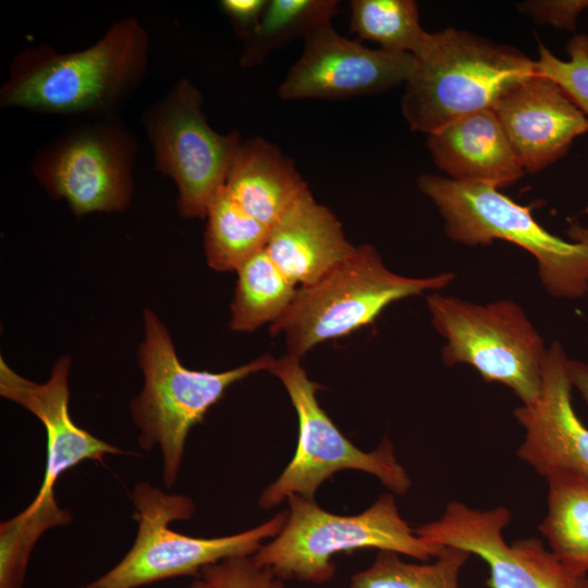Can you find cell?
Masks as SVG:
<instances>
[{
    "instance_id": "1",
    "label": "cell",
    "mask_w": 588,
    "mask_h": 588,
    "mask_svg": "<svg viewBox=\"0 0 588 588\" xmlns=\"http://www.w3.org/2000/svg\"><path fill=\"white\" fill-rule=\"evenodd\" d=\"M148 53V33L133 16L114 21L82 50L25 48L9 65L0 107L93 120L118 118L145 77Z\"/></svg>"
},
{
    "instance_id": "2",
    "label": "cell",
    "mask_w": 588,
    "mask_h": 588,
    "mask_svg": "<svg viewBox=\"0 0 588 588\" xmlns=\"http://www.w3.org/2000/svg\"><path fill=\"white\" fill-rule=\"evenodd\" d=\"M414 58L401 108L411 128L427 135L464 115L492 110L537 73L536 61L518 49L455 28L429 33Z\"/></svg>"
},
{
    "instance_id": "3",
    "label": "cell",
    "mask_w": 588,
    "mask_h": 588,
    "mask_svg": "<svg viewBox=\"0 0 588 588\" xmlns=\"http://www.w3.org/2000/svg\"><path fill=\"white\" fill-rule=\"evenodd\" d=\"M144 335L137 359L143 389L130 405L139 429L138 443L146 450L159 448L162 477L168 488L176 481L191 429L203 421L233 383L267 370L273 358L262 355L245 365L221 372L185 367L166 324L151 309L143 311Z\"/></svg>"
},
{
    "instance_id": "4",
    "label": "cell",
    "mask_w": 588,
    "mask_h": 588,
    "mask_svg": "<svg viewBox=\"0 0 588 588\" xmlns=\"http://www.w3.org/2000/svg\"><path fill=\"white\" fill-rule=\"evenodd\" d=\"M287 502L289 515L280 534L250 556L280 579L327 583L335 572L332 558L341 552L379 549L427 562L443 549L415 534L391 493L356 515L333 514L299 494L290 495Z\"/></svg>"
},
{
    "instance_id": "5",
    "label": "cell",
    "mask_w": 588,
    "mask_h": 588,
    "mask_svg": "<svg viewBox=\"0 0 588 588\" xmlns=\"http://www.w3.org/2000/svg\"><path fill=\"white\" fill-rule=\"evenodd\" d=\"M417 184L439 209L451 240L466 245L511 242L535 257L551 295L579 298L588 293V244L551 234L535 220L530 207L482 182L422 174Z\"/></svg>"
},
{
    "instance_id": "6",
    "label": "cell",
    "mask_w": 588,
    "mask_h": 588,
    "mask_svg": "<svg viewBox=\"0 0 588 588\" xmlns=\"http://www.w3.org/2000/svg\"><path fill=\"white\" fill-rule=\"evenodd\" d=\"M453 280L451 272L427 278L397 274L371 245L355 246L324 277L297 289L289 309L270 324V334L284 333L287 354L302 359L316 345L373 322L392 303L441 290Z\"/></svg>"
},
{
    "instance_id": "7",
    "label": "cell",
    "mask_w": 588,
    "mask_h": 588,
    "mask_svg": "<svg viewBox=\"0 0 588 588\" xmlns=\"http://www.w3.org/2000/svg\"><path fill=\"white\" fill-rule=\"evenodd\" d=\"M138 525L135 541L124 558L93 583L78 588H136L177 576L200 575L201 569L225 559L252 556L266 539L282 530L289 511L252 529L217 538L191 537L170 524L189 519L193 501L183 494L166 493L146 481L132 493Z\"/></svg>"
},
{
    "instance_id": "8",
    "label": "cell",
    "mask_w": 588,
    "mask_h": 588,
    "mask_svg": "<svg viewBox=\"0 0 588 588\" xmlns=\"http://www.w3.org/2000/svg\"><path fill=\"white\" fill-rule=\"evenodd\" d=\"M427 306L434 329L446 340V365L474 367L483 380L509 387L523 404L539 396L548 348L519 305H478L433 293Z\"/></svg>"
},
{
    "instance_id": "9",
    "label": "cell",
    "mask_w": 588,
    "mask_h": 588,
    "mask_svg": "<svg viewBox=\"0 0 588 588\" xmlns=\"http://www.w3.org/2000/svg\"><path fill=\"white\" fill-rule=\"evenodd\" d=\"M285 388L298 420L295 454L278 479L260 494L268 510L292 494L314 499L323 481L335 473L355 469L376 476L392 493L404 495L412 480L384 439L371 452L356 448L333 424L317 400L318 383L310 380L301 359L289 354L273 358L269 369Z\"/></svg>"
},
{
    "instance_id": "10",
    "label": "cell",
    "mask_w": 588,
    "mask_h": 588,
    "mask_svg": "<svg viewBox=\"0 0 588 588\" xmlns=\"http://www.w3.org/2000/svg\"><path fill=\"white\" fill-rule=\"evenodd\" d=\"M137 152V138L118 118L93 120L40 148L30 172L76 217L123 211L134 194Z\"/></svg>"
},
{
    "instance_id": "11",
    "label": "cell",
    "mask_w": 588,
    "mask_h": 588,
    "mask_svg": "<svg viewBox=\"0 0 588 588\" xmlns=\"http://www.w3.org/2000/svg\"><path fill=\"white\" fill-rule=\"evenodd\" d=\"M143 128L154 150L156 169L176 186V206L187 219H205L215 194L224 186L242 143L237 131L222 134L208 123L203 95L187 78L146 109Z\"/></svg>"
},
{
    "instance_id": "12",
    "label": "cell",
    "mask_w": 588,
    "mask_h": 588,
    "mask_svg": "<svg viewBox=\"0 0 588 588\" xmlns=\"http://www.w3.org/2000/svg\"><path fill=\"white\" fill-rule=\"evenodd\" d=\"M512 518L503 506L478 510L451 501L440 518L415 528L426 542L462 549L489 568V588H588V575L563 564L542 540L517 539L509 544L504 528Z\"/></svg>"
},
{
    "instance_id": "13",
    "label": "cell",
    "mask_w": 588,
    "mask_h": 588,
    "mask_svg": "<svg viewBox=\"0 0 588 588\" xmlns=\"http://www.w3.org/2000/svg\"><path fill=\"white\" fill-rule=\"evenodd\" d=\"M299 58L278 88L283 100L343 99L385 91L405 83L411 53L371 49L340 35L331 22L304 38Z\"/></svg>"
},
{
    "instance_id": "14",
    "label": "cell",
    "mask_w": 588,
    "mask_h": 588,
    "mask_svg": "<svg viewBox=\"0 0 588 588\" xmlns=\"http://www.w3.org/2000/svg\"><path fill=\"white\" fill-rule=\"evenodd\" d=\"M568 358L559 342L547 353L539 396L514 415L525 429L517 455L546 479L559 473L588 478V428L572 404Z\"/></svg>"
},
{
    "instance_id": "15",
    "label": "cell",
    "mask_w": 588,
    "mask_h": 588,
    "mask_svg": "<svg viewBox=\"0 0 588 588\" xmlns=\"http://www.w3.org/2000/svg\"><path fill=\"white\" fill-rule=\"evenodd\" d=\"M524 171L562 158L588 133V119L554 81L538 73L511 89L492 109Z\"/></svg>"
},
{
    "instance_id": "16",
    "label": "cell",
    "mask_w": 588,
    "mask_h": 588,
    "mask_svg": "<svg viewBox=\"0 0 588 588\" xmlns=\"http://www.w3.org/2000/svg\"><path fill=\"white\" fill-rule=\"evenodd\" d=\"M71 358L61 356L47 381L37 383L14 371L0 358V394L36 416L45 427L47 458L36 498L54 493L59 477L86 461L101 462L107 454L125 452L78 427L69 411Z\"/></svg>"
},
{
    "instance_id": "17",
    "label": "cell",
    "mask_w": 588,
    "mask_h": 588,
    "mask_svg": "<svg viewBox=\"0 0 588 588\" xmlns=\"http://www.w3.org/2000/svg\"><path fill=\"white\" fill-rule=\"evenodd\" d=\"M354 248L335 215L307 191L270 229L265 250L289 280L305 286L324 277Z\"/></svg>"
},
{
    "instance_id": "18",
    "label": "cell",
    "mask_w": 588,
    "mask_h": 588,
    "mask_svg": "<svg viewBox=\"0 0 588 588\" xmlns=\"http://www.w3.org/2000/svg\"><path fill=\"white\" fill-rule=\"evenodd\" d=\"M433 162L454 181L505 187L524 175L493 110L456 119L428 135Z\"/></svg>"
},
{
    "instance_id": "19",
    "label": "cell",
    "mask_w": 588,
    "mask_h": 588,
    "mask_svg": "<svg viewBox=\"0 0 588 588\" xmlns=\"http://www.w3.org/2000/svg\"><path fill=\"white\" fill-rule=\"evenodd\" d=\"M224 187L248 215L269 229L309 191L294 161L261 136L242 140Z\"/></svg>"
},
{
    "instance_id": "20",
    "label": "cell",
    "mask_w": 588,
    "mask_h": 588,
    "mask_svg": "<svg viewBox=\"0 0 588 588\" xmlns=\"http://www.w3.org/2000/svg\"><path fill=\"white\" fill-rule=\"evenodd\" d=\"M546 480L547 513L539 531L563 564L588 575V478L559 473Z\"/></svg>"
},
{
    "instance_id": "21",
    "label": "cell",
    "mask_w": 588,
    "mask_h": 588,
    "mask_svg": "<svg viewBox=\"0 0 588 588\" xmlns=\"http://www.w3.org/2000/svg\"><path fill=\"white\" fill-rule=\"evenodd\" d=\"M205 219V256L216 271H237L266 248L270 229L248 215L224 186L210 200Z\"/></svg>"
},
{
    "instance_id": "22",
    "label": "cell",
    "mask_w": 588,
    "mask_h": 588,
    "mask_svg": "<svg viewBox=\"0 0 588 588\" xmlns=\"http://www.w3.org/2000/svg\"><path fill=\"white\" fill-rule=\"evenodd\" d=\"M230 327L254 331L277 321L291 306L297 286L275 266L266 250L253 256L236 271Z\"/></svg>"
},
{
    "instance_id": "23",
    "label": "cell",
    "mask_w": 588,
    "mask_h": 588,
    "mask_svg": "<svg viewBox=\"0 0 588 588\" xmlns=\"http://www.w3.org/2000/svg\"><path fill=\"white\" fill-rule=\"evenodd\" d=\"M338 12L335 0H269L258 26L244 41L240 64L243 68L261 64L287 42L331 22Z\"/></svg>"
},
{
    "instance_id": "24",
    "label": "cell",
    "mask_w": 588,
    "mask_h": 588,
    "mask_svg": "<svg viewBox=\"0 0 588 588\" xmlns=\"http://www.w3.org/2000/svg\"><path fill=\"white\" fill-rule=\"evenodd\" d=\"M350 7V30L360 41L369 40L380 49L414 56L428 38L413 0H353Z\"/></svg>"
},
{
    "instance_id": "25",
    "label": "cell",
    "mask_w": 588,
    "mask_h": 588,
    "mask_svg": "<svg viewBox=\"0 0 588 588\" xmlns=\"http://www.w3.org/2000/svg\"><path fill=\"white\" fill-rule=\"evenodd\" d=\"M471 554L443 547L432 563H409L401 554L380 551L373 563L352 577L350 588H460V574Z\"/></svg>"
},
{
    "instance_id": "26",
    "label": "cell",
    "mask_w": 588,
    "mask_h": 588,
    "mask_svg": "<svg viewBox=\"0 0 588 588\" xmlns=\"http://www.w3.org/2000/svg\"><path fill=\"white\" fill-rule=\"evenodd\" d=\"M54 493L35 498L21 513L0 524V588H22L30 553L48 529L70 523Z\"/></svg>"
},
{
    "instance_id": "27",
    "label": "cell",
    "mask_w": 588,
    "mask_h": 588,
    "mask_svg": "<svg viewBox=\"0 0 588 588\" xmlns=\"http://www.w3.org/2000/svg\"><path fill=\"white\" fill-rule=\"evenodd\" d=\"M566 51L569 59L564 61L539 44L536 71L560 85L588 119V35H575Z\"/></svg>"
},
{
    "instance_id": "28",
    "label": "cell",
    "mask_w": 588,
    "mask_h": 588,
    "mask_svg": "<svg viewBox=\"0 0 588 588\" xmlns=\"http://www.w3.org/2000/svg\"><path fill=\"white\" fill-rule=\"evenodd\" d=\"M200 576L212 588H285L270 568L258 566L250 556L230 558L207 565Z\"/></svg>"
},
{
    "instance_id": "29",
    "label": "cell",
    "mask_w": 588,
    "mask_h": 588,
    "mask_svg": "<svg viewBox=\"0 0 588 588\" xmlns=\"http://www.w3.org/2000/svg\"><path fill=\"white\" fill-rule=\"evenodd\" d=\"M517 7L539 24L575 32L577 19L588 8V0H528Z\"/></svg>"
},
{
    "instance_id": "30",
    "label": "cell",
    "mask_w": 588,
    "mask_h": 588,
    "mask_svg": "<svg viewBox=\"0 0 588 588\" xmlns=\"http://www.w3.org/2000/svg\"><path fill=\"white\" fill-rule=\"evenodd\" d=\"M268 3L269 0H221L219 5L236 36L246 41L258 26Z\"/></svg>"
},
{
    "instance_id": "31",
    "label": "cell",
    "mask_w": 588,
    "mask_h": 588,
    "mask_svg": "<svg viewBox=\"0 0 588 588\" xmlns=\"http://www.w3.org/2000/svg\"><path fill=\"white\" fill-rule=\"evenodd\" d=\"M567 368L573 388L588 404V364L568 358Z\"/></svg>"
},
{
    "instance_id": "32",
    "label": "cell",
    "mask_w": 588,
    "mask_h": 588,
    "mask_svg": "<svg viewBox=\"0 0 588 588\" xmlns=\"http://www.w3.org/2000/svg\"><path fill=\"white\" fill-rule=\"evenodd\" d=\"M566 233L571 241L588 244V226H583L579 223H572Z\"/></svg>"
},
{
    "instance_id": "33",
    "label": "cell",
    "mask_w": 588,
    "mask_h": 588,
    "mask_svg": "<svg viewBox=\"0 0 588 588\" xmlns=\"http://www.w3.org/2000/svg\"><path fill=\"white\" fill-rule=\"evenodd\" d=\"M189 588H212V586L203 579L194 583Z\"/></svg>"
}]
</instances>
